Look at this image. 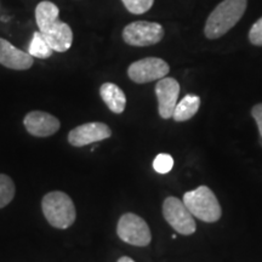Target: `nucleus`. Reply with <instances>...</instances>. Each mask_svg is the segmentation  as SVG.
Instances as JSON below:
<instances>
[{"instance_id":"f257e3e1","label":"nucleus","mask_w":262,"mask_h":262,"mask_svg":"<svg viewBox=\"0 0 262 262\" xmlns=\"http://www.w3.org/2000/svg\"><path fill=\"white\" fill-rule=\"evenodd\" d=\"M60 9L56 4L44 0L35 8V21L39 32L44 35L52 50L66 52L73 44V32L66 22L58 19Z\"/></svg>"},{"instance_id":"f03ea898","label":"nucleus","mask_w":262,"mask_h":262,"mask_svg":"<svg viewBox=\"0 0 262 262\" xmlns=\"http://www.w3.org/2000/svg\"><path fill=\"white\" fill-rule=\"evenodd\" d=\"M247 0H224L216 6L206 21V38L217 39L237 25L247 10Z\"/></svg>"},{"instance_id":"7ed1b4c3","label":"nucleus","mask_w":262,"mask_h":262,"mask_svg":"<svg viewBox=\"0 0 262 262\" xmlns=\"http://www.w3.org/2000/svg\"><path fill=\"white\" fill-rule=\"evenodd\" d=\"M41 209L47 221L52 227L67 229L74 224L77 217L74 203L67 193L54 191L44 195Z\"/></svg>"},{"instance_id":"20e7f679","label":"nucleus","mask_w":262,"mask_h":262,"mask_svg":"<svg viewBox=\"0 0 262 262\" xmlns=\"http://www.w3.org/2000/svg\"><path fill=\"white\" fill-rule=\"evenodd\" d=\"M183 203L193 216L204 222H216L221 217V206L216 195L206 186L186 192Z\"/></svg>"},{"instance_id":"39448f33","label":"nucleus","mask_w":262,"mask_h":262,"mask_svg":"<svg viewBox=\"0 0 262 262\" xmlns=\"http://www.w3.org/2000/svg\"><path fill=\"white\" fill-rule=\"evenodd\" d=\"M117 234L123 242L135 247H147L152 241V233L147 222L133 212L124 214L119 219Z\"/></svg>"},{"instance_id":"423d86ee","label":"nucleus","mask_w":262,"mask_h":262,"mask_svg":"<svg viewBox=\"0 0 262 262\" xmlns=\"http://www.w3.org/2000/svg\"><path fill=\"white\" fill-rule=\"evenodd\" d=\"M164 37V28L157 22L136 21L123 29V39L131 47H150Z\"/></svg>"},{"instance_id":"0eeeda50","label":"nucleus","mask_w":262,"mask_h":262,"mask_svg":"<svg viewBox=\"0 0 262 262\" xmlns=\"http://www.w3.org/2000/svg\"><path fill=\"white\" fill-rule=\"evenodd\" d=\"M163 215L166 222L180 234L189 235L195 232L194 217L181 199L176 196L166 198L163 203Z\"/></svg>"},{"instance_id":"6e6552de","label":"nucleus","mask_w":262,"mask_h":262,"mask_svg":"<svg viewBox=\"0 0 262 262\" xmlns=\"http://www.w3.org/2000/svg\"><path fill=\"white\" fill-rule=\"evenodd\" d=\"M169 71V64L162 58L146 57L131 63L127 68V75L134 83L145 84L162 79L168 75Z\"/></svg>"},{"instance_id":"1a4fd4ad","label":"nucleus","mask_w":262,"mask_h":262,"mask_svg":"<svg viewBox=\"0 0 262 262\" xmlns=\"http://www.w3.org/2000/svg\"><path fill=\"white\" fill-rule=\"evenodd\" d=\"M112 130L104 123L93 122L72 129L68 134V142L74 147H84L111 137Z\"/></svg>"},{"instance_id":"9d476101","label":"nucleus","mask_w":262,"mask_h":262,"mask_svg":"<svg viewBox=\"0 0 262 262\" xmlns=\"http://www.w3.org/2000/svg\"><path fill=\"white\" fill-rule=\"evenodd\" d=\"M156 95L158 98L159 116L169 119L173 116L180 95V84L173 78H162L156 85Z\"/></svg>"},{"instance_id":"9b49d317","label":"nucleus","mask_w":262,"mask_h":262,"mask_svg":"<svg viewBox=\"0 0 262 262\" xmlns=\"http://www.w3.org/2000/svg\"><path fill=\"white\" fill-rule=\"evenodd\" d=\"M26 130L33 136L49 137L56 134L60 129V120L50 113L41 111H33L25 117Z\"/></svg>"},{"instance_id":"f8f14e48","label":"nucleus","mask_w":262,"mask_h":262,"mask_svg":"<svg viewBox=\"0 0 262 262\" xmlns=\"http://www.w3.org/2000/svg\"><path fill=\"white\" fill-rule=\"evenodd\" d=\"M34 57L15 48L11 42L0 38V64L15 71H26L33 66Z\"/></svg>"},{"instance_id":"ddd939ff","label":"nucleus","mask_w":262,"mask_h":262,"mask_svg":"<svg viewBox=\"0 0 262 262\" xmlns=\"http://www.w3.org/2000/svg\"><path fill=\"white\" fill-rule=\"evenodd\" d=\"M100 95L103 102L113 113L120 114L126 106V96L119 86L113 83H104L100 88Z\"/></svg>"},{"instance_id":"4468645a","label":"nucleus","mask_w":262,"mask_h":262,"mask_svg":"<svg viewBox=\"0 0 262 262\" xmlns=\"http://www.w3.org/2000/svg\"><path fill=\"white\" fill-rule=\"evenodd\" d=\"M201 107V98L196 95H186L180 102L176 104L172 118L176 122H186L194 117Z\"/></svg>"},{"instance_id":"2eb2a0df","label":"nucleus","mask_w":262,"mask_h":262,"mask_svg":"<svg viewBox=\"0 0 262 262\" xmlns=\"http://www.w3.org/2000/svg\"><path fill=\"white\" fill-rule=\"evenodd\" d=\"M28 54L32 57L45 60V58H49L54 54V50H52L50 44L47 41V39L44 38V35L37 31L33 33V38L28 48Z\"/></svg>"},{"instance_id":"dca6fc26","label":"nucleus","mask_w":262,"mask_h":262,"mask_svg":"<svg viewBox=\"0 0 262 262\" xmlns=\"http://www.w3.org/2000/svg\"><path fill=\"white\" fill-rule=\"evenodd\" d=\"M16 193L15 183L8 175L0 173V209L11 203Z\"/></svg>"},{"instance_id":"f3484780","label":"nucleus","mask_w":262,"mask_h":262,"mask_svg":"<svg viewBox=\"0 0 262 262\" xmlns=\"http://www.w3.org/2000/svg\"><path fill=\"white\" fill-rule=\"evenodd\" d=\"M127 11L135 15H142L150 10L155 0H122Z\"/></svg>"},{"instance_id":"a211bd4d","label":"nucleus","mask_w":262,"mask_h":262,"mask_svg":"<svg viewBox=\"0 0 262 262\" xmlns=\"http://www.w3.org/2000/svg\"><path fill=\"white\" fill-rule=\"evenodd\" d=\"M153 168L158 173H168L172 170L173 168V158L170 155H166V153H160L155 158V162H153Z\"/></svg>"},{"instance_id":"6ab92c4d","label":"nucleus","mask_w":262,"mask_h":262,"mask_svg":"<svg viewBox=\"0 0 262 262\" xmlns=\"http://www.w3.org/2000/svg\"><path fill=\"white\" fill-rule=\"evenodd\" d=\"M249 40L256 47H262V17L258 18L249 32Z\"/></svg>"},{"instance_id":"aec40b11","label":"nucleus","mask_w":262,"mask_h":262,"mask_svg":"<svg viewBox=\"0 0 262 262\" xmlns=\"http://www.w3.org/2000/svg\"><path fill=\"white\" fill-rule=\"evenodd\" d=\"M251 114H253L255 122L257 124L258 131H260V135L262 137V103L254 106L253 110H251Z\"/></svg>"},{"instance_id":"412c9836","label":"nucleus","mask_w":262,"mask_h":262,"mask_svg":"<svg viewBox=\"0 0 262 262\" xmlns=\"http://www.w3.org/2000/svg\"><path fill=\"white\" fill-rule=\"evenodd\" d=\"M117 262H135V261H134L133 258L129 257V256H122Z\"/></svg>"}]
</instances>
